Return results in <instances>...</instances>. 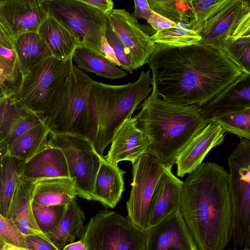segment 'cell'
<instances>
[{
    "label": "cell",
    "mask_w": 250,
    "mask_h": 250,
    "mask_svg": "<svg viewBox=\"0 0 250 250\" xmlns=\"http://www.w3.org/2000/svg\"><path fill=\"white\" fill-rule=\"evenodd\" d=\"M189 7L188 27L199 33L206 22L222 9L229 0H187Z\"/></svg>",
    "instance_id": "4dcf8cb0"
},
{
    "label": "cell",
    "mask_w": 250,
    "mask_h": 250,
    "mask_svg": "<svg viewBox=\"0 0 250 250\" xmlns=\"http://www.w3.org/2000/svg\"><path fill=\"white\" fill-rule=\"evenodd\" d=\"M25 245L28 250H59L50 241L34 235L25 236Z\"/></svg>",
    "instance_id": "60d3db41"
},
{
    "label": "cell",
    "mask_w": 250,
    "mask_h": 250,
    "mask_svg": "<svg viewBox=\"0 0 250 250\" xmlns=\"http://www.w3.org/2000/svg\"><path fill=\"white\" fill-rule=\"evenodd\" d=\"M21 78L36 65L52 56L46 43L37 32L23 34L14 43Z\"/></svg>",
    "instance_id": "d4e9b609"
},
{
    "label": "cell",
    "mask_w": 250,
    "mask_h": 250,
    "mask_svg": "<svg viewBox=\"0 0 250 250\" xmlns=\"http://www.w3.org/2000/svg\"><path fill=\"white\" fill-rule=\"evenodd\" d=\"M150 37L156 44L175 47L197 44L201 39L198 33L191 30L187 24L182 22H176L174 28L156 32Z\"/></svg>",
    "instance_id": "f546056e"
},
{
    "label": "cell",
    "mask_w": 250,
    "mask_h": 250,
    "mask_svg": "<svg viewBox=\"0 0 250 250\" xmlns=\"http://www.w3.org/2000/svg\"><path fill=\"white\" fill-rule=\"evenodd\" d=\"M62 250H86V249L83 242L80 240L66 245Z\"/></svg>",
    "instance_id": "7dc6e473"
},
{
    "label": "cell",
    "mask_w": 250,
    "mask_h": 250,
    "mask_svg": "<svg viewBox=\"0 0 250 250\" xmlns=\"http://www.w3.org/2000/svg\"><path fill=\"white\" fill-rule=\"evenodd\" d=\"M100 50L102 56L115 66L120 67V64L117 59L114 50L108 43L105 36L101 38Z\"/></svg>",
    "instance_id": "ee69618b"
},
{
    "label": "cell",
    "mask_w": 250,
    "mask_h": 250,
    "mask_svg": "<svg viewBox=\"0 0 250 250\" xmlns=\"http://www.w3.org/2000/svg\"><path fill=\"white\" fill-rule=\"evenodd\" d=\"M108 24L129 52L138 68L147 63L156 44L132 14L124 9H113L106 15Z\"/></svg>",
    "instance_id": "4fadbf2b"
},
{
    "label": "cell",
    "mask_w": 250,
    "mask_h": 250,
    "mask_svg": "<svg viewBox=\"0 0 250 250\" xmlns=\"http://www.w3.org/2000/svg\"><path fill=\"white\" fill-rule=\"evenodd\" d=\"M93 81L70 58L42 116L50 134L85 138L87 105Z\"/></svg>",
    "instance_id": "5b68a950"
},
{
    "label": "cell",
    "mask_w": 250,
    "mask_h": 250,
    "mask_svg": "<svg viewBox=\"0 0 250 250\" xmlns=\"http://www.w3.org/2000/svg\"><path fill=\"white\" fill-rule=\"evenodd\" d=\"M3 250H27V249L12 243L6 242L3 248Z\"/></svg>",
    "instance_id": "c3c4849f"
},
{
    "label": "cell",
    "mask_w": 250,
    "mask_h": 250,
    "mask_svg": "<svg viewBox=\"0 0 250 250\" xmlns=\"http://www.w3.org/2000/svg\"><path fill=\"white\" fill-rule=\"evenodd\" d=\"M153 11L175 22L188 24L189 7L187 0H147Z\"/></svg>",
    "instance_id": "836d02e7"
},
{
    "label": "cell",
    "mask_w": 250,
    "mask_h": 250,
    "mask_svg": "<svg viewBox=\"0 0 250 250\" xmlns=\"http://www.w3.org/2000/svg\"><path fill=\"white\" fill-rule=\"evenodd\" d=\"M125 171L118 164L101 161L94 183L92 200L104 206L114 208L120 201L124 190V176Z\"/></svg>",
    "instance_id": "7402d4cb"
},
{
    "label": "cell",
    "mask_w": 250,
    "mask_h": 250,
    "mask_svg": "<svg viewBox=\"0 0 250 250\" xmlns=\"http://www.w3.org/2000/svg\"><path fill=\"white\" fill-rule=\"evenodd\" d=\"M50 132L44 123L30 129L7 146V154L24 162L34 154L48 140Z\"/></svg>",
    "instance_id": "f1b7e54d"
},
{
    "label": "cell",
    "mask_w": 250,
    "mask_h": 250,
    "mask_svg": "<svg viewBox=\"0 0 250 250\" xmlns=\"http://www.w3.org/2000/svg\"><path fill=\"white\" fill-rule=\"evenodd\" d=\"M111 145L104 160L113 164L123 161L134 164L148 153L149 143L134 117L124 121L114 134Z\"/></svg>",
    "instance_id": "2e32d148"
},
{
    "label": "cell",
    "mask_w": 250,
    "mask_h": 250,
    "mask_svg": "<svg viewBox=\"0 0 250 250\" xmlns=\"http://www.w3.org/2000/svg\"><path fill=\"white\" fill-rule=\"evenodd\" d=\"M44 123L43 117L22 108L12 121L4 140L9 146L33 127Z\"/></svg>",
    "instance_id": "e575fe53"
},
{
    "label": "cell",
    "mask_w": 250,
    "mask_h": 250,
    "mask_svg": "<svg viewBox=\"0 0 250 250\" xmlns=\"http://www.w3.org/2000/svg\"><path fill=\"white\" fill-rule=\"evenodd\" d=\"M233 250H237L236 249H234ZM250 250V249H248V248H244V249H242V250Z\"/></svg>",
    "instance_id": "f5cc1de1"
},
{
    "label": "cell",
    "mask_w": 250,
    "mask_h": 250,
    "mask_svg": "<svg viewBox=\"0 0 250 250\" xmlns=\"http://www.w3.org/2000/svg\"><path fill=\"white\" fill-rule=\"evenodd\" d=\"M65 206L48 207L32 202L33 215L42 231L47 233L57 226L63 214Z\"/></svg>",
    "instance_id": "d590c367"
},
{
    "label": "cell",
    "mask_w": 250,
    "mask_h": 250,
    "mask_svg": "<svg viewBox=\"0 0 250 250\" xmlns=\"http://www.w3.org/2000/svg\"><path fill=\"white\" fill-rule=\"evenodd\" d=\"M79 68L103 77L110 80L123 78L127 75L103 56L93 55L83 48L76 49L72 57Z\"/></svg>",
    "instance_id": "83f0119b"
},
{
    "label": "cell",
    "mask_w": 250,
    "mask_h": 250,
    "mask_svg": "<svg viewBox=\"0 0 250 250\" xmlns=\"http://www.w3.org/2000/svg\"><path fill=\"white\" fill-rule=\"evenodd\" d=\"M134 117L148 139L147 153L169 169L180 153L208 124L198 106L167 102L160 99L153 86Z\"/></svg>",
    "instance_id": "3957f363"
},
{
    "label": "cell",
    "mask_w": 250,
    "mask_h": 250,
    "mask_svg": "<svg viewBox=\"0 0 250 250\" xmlns=\"http://www.w3.org/2000/svg\"><path fill=\"white\" fill-rule=\"evenodd\" d=\"M0 68L8 83H16L21 73L18 57L14 49L0 46Z\"/></svg>",
    "instance_id": "74e56055"
},
{
    "label": "cell",
    "mask_w": 250,
    "mask_h": 250,
    "mask_svg": "<svg viewBox=\"0 0 250 250\" xmlns=\"http://www.w3.org/2000/svg\"><path fill=\"white\" fill-rule=\"evenodd\" d=\"M85 220L84 213L74 198L66 205L57 226L45 234L56 248L62 250L64 246L80 236Z\"/></svg>",
    "instance_id": "cb8c5ba5"
},
{
    "label": "cell",
    "mask_w": 250,
    "mask_h": 250,
    "mask_svg": "<svg viewBox=\"0 0 250 250\" xmlns=\"http://www.w3.org/2000/svg\"><path fill=\"white\" fill-rule=\"evenodd\" d=\"M47 16L45 0H0V25L13 44L23 34L37 32Z\"/></svg>",
    "instance_id": "5bb4252c"
},
{
    "label": "cell",
    "mask_w": 250,
    "mask_h": 250,
    "mask_svg": "<svg viewBox=\"0 0 250 250\" xmlns=\"http://www.w3.org/2000/svg\"></svg>",
    "instance_id": "11a10c76"
},
{
    "label": "cell",
    "mask_w": 250,
    "mask_h": 250,
    "mask_svg": "<svg viewBox=\"0 0 250 250\" xmlns=\"http://www.w3.org/2000/svg\"><path fill=\"white\" fill-rule=\"evenodd\" d=\"M147 233L127 216L105 209L90 218L80 237L86 250H146Z\"/></svg>",
    "instance_id": "8992f818"
},
{
    "label": "cell",
    "mask_w": 250,
    "mask_h": 250,
    "mask_svg": "<svg viewBox=\"0 0 250 250\" xmlns=\"http://www.w3.org/2000/svg\"><path fill=\"white\" fill-rule=\"evenodd\" d=\"M134 11L132 16L136 19H142L147 21L152 13L147 0H134Z\"/></svg>",
    "instance_id": "7bdbcfd3"
},
{
    "label": "cell",
    "mask_w": 250,
    "mask_h": 250,
    "mask_svg": "<svg viewBox=\"0 0 250 250\" xmlns=\"http://www.w3.org/2000/svg\"><path fill=\"white\" fill-rule=\"evenodd\" d=\"M229 173L202 163L183 183L179 211L197 250H224L232 238Z\"/></svg>",
    "instance_id": "7a4b0ae2"
},
{
    "label": "cell",
    "mask_w": 250,
    "mask_h": 250,
    "mask_svg": "<svg viewBox=\"0 0 250 250\" xmlns=\"http://www.w3.org/2000/svg\"><path fill=\"white\" fill-rule=\"evenodd\" d=\"M35 180L22 175L20 177L6 218L10 220L24 235H37L49 240L37 225L33 213L32 204Z\"/></svg>",
    "instance_id": "ac0fdd59"
},
{
    "label": "cell",
    "mask_w": 250,
    "mask_h": 250,
    "mask_svg": "<svg viewBox=\"0 0 250 250\" xmlns=\"http://www.w3.org/2000/svg\"><path fill=\"white\" fill-rule=\"evenodd\" d=\"M132 166L131 189L126 204L127 216L136 227L147 230L152 197L164 167L156 158L147 153Z\"/></svg>",
    "instance_id": "7c38bea8"
},
{
    "label": "cell",
    "mask_w": 250,
    "mask_h": 250,
    "mask_svg": "<svg viewBox=\"0 0 250 250\" xmlns=\"http://www.w3.org/2000/svg\"><path fill=\"white\" fill-rule=\"evenodd\" d=\"M48 13L69 27L82 48L103 56L100 41L108 26L106 15L81 0H45Z\"/></svg>",
    "instance_id": "ba28073f"
},
{
    "label": "cell",
    "mask_w": 250,
    "mask_h": 250,
    "mask_svg": "<svg viewBox=\"0 0 250 250\" xmlns=\"http://www.w3.org/2000/svg\"><path fill=\"white\" fill-rule=\"evenodd\" d=\"M150 73L149 68L142 71L137 81L126 84L93 81L87 102L85 136L99 155L103 156L117 129L150 95Z\"/></svg>",
    "instance_id": "277c9868"
},
{
    "label": "cell",
    "mask_w": 250,
    "mask_h": 250,
    "mask_svg": "<svg viewBox=\"0 0 250 250\" xmlns=\"http://www.w3.org/2000/svg\"><path fill=\"white\" fill-rule=\"evenodd\" d=\"M24 162L6 154L0 161V213L6 217Z\"/></svg>",
    "instance_id": "484cf974"
},
{
    "label": "cell",
    "mask_w": 250,
    "mask_h": 250,
    "mask_svg": "<svg viewBox=\"0 0 250 250\" xmlns=\"http://www.w3.org/2000/svg\"><path fill=\"white\" fill-rule=\"evenodd\" d=\"M73 180L69 177L35 179L33 201L45 206H65L75 198Z\"/></svg>",
    "instance_id": "603a6c76"
},
{
    "label": "cell",
    "mask_w": 250,
    "mask_h": 250,
    "mask_svg": "<svg viewBox=\"0 0 250 250\" xmlns=\"http://www.w3.org/2000/svg\"><path fill=\"white\" fill-rule=\"evenodd\" d=\"M7 154V146L5 143L0 145V161Z\"/></svg>",
    "instance_id": "681fc988"
},
{
    "label": "cell",
    "mask_w": 250,
    "mask_h": 250,
    "mask_svg": "<svg viewBox=\"0 0 250 250\" xmlns=\"http://www.w3.org/2000/svg\"><path fill=\"white\" fill-rule=\"evenodd\" d=\"M105 37L113 48L115 56L120 64V67L130 73H132L133 70L138 69L129 52L114 34L108 24L105 31Z\"/></svg>",
    "instance_id": "8d00e7d4"
},
{
    "label": "cell",
    "mask_w": 250,
    "mask_h": 250,
    "mask_svg": "<svg viewBox=\"0 0 250 250\" xmlns=\"http://www.w3.org/2000/svg\"><path fill=\"white\" fill-rule=\"evenodd\" d=\"M105 15H107L113 9L114 2L112 0H81Z\"/></svg>",
    "instance_id": "f6af8a7d"
},
{
    "label": "cell",
    "mask_w": 250,
    "mask_h": 250,
    "mask_svg": "<svg viewBox=\"0 0 250 250\" xmlns=\"http://www.w3.org/2000/svg\"><path fill=\"white\" fill-rule=\"evenodd\" d=\"M69 60L62 61L52 56L36 65L21 78L17 88L15 98L19 105L27 111L42 116Z\"/></svg>",
    "instance_id": "30bf717a"
},
{
    "label": "cell",
    "mask_w": 250,
    "mask_h": 250,
    "mask_svg": "<svg viewBox=\"0 0 250 250\" xmlns=\"http://www.w3.org/2000/svg\"><path fill=\"white\" fill-rule=\"evenodd\" d=\"M6 242H7L6 240L0 235V250H3V248Z\"/></svg>",
    "instance_id": "816d5d0a"
},
{
    "label": "cell",
    "mask_w": 250,
    "mask_h": 250,
    "mask_svg": "<svg viewBox=\"0 0 250 250\" xmlns=\"http://www.w3.org/2000/svg\"><path fill=\"white\" fill-rule=\"evenodd\" d=\"M8 83L2 71L0 68V86L1 87H6V83Z\"/></svg>",
    "instance_id": "f907efd6"
},
{
    "label": "cell",
    "mask_w": 250,
    "mask_h": 250,
    "mask_svg": "<svg viewBox=\"0 0 250 250\" xmlns=\"http://www.w3.org/2000/svg\"><path fill=\"white\" fill-rule=\"evenodd\" d=\"M147 63L152 73V86L159 97L171 104L197 106L201 113L250 75L229 49L198 43L181 47L156 44Z\"/></svg>",
    "instance_id": "6da1fadb"
},
{
    "label": "cell",
    "mask_w": 250,
    "mask_h": 250,
    "mask_svg": "<svg viewBox=\"0 0 250 250\" xmlns=\"http://www.w3.org/2000/svg\"><path fill=\"white\" fill-rule=\"evenodd\" d=\"M0 235L7 242L25 249V236L9 219L0 213Z\"/></svg>",
    "instance_id": "f35d334b"
},
{
    "label": "cell",
    "mask_w": 250,
    "mask_h": 250,
    "mask_svg": "<svg viewBox=\"0 0 250 250\" xmlns=\"http://www.w3.org/2000/svg\"><path fill=\"white\" fill-rule=\"evenodd\" d=\"M225 133L216 122L208 123L177 157V175L183 177L196 169L212 148L223 143Z\"/></svg>",
    "instance_id": "e0dca14e"
},
{
    "label": "cell",
    "mask_w": 250,
    "mask_h": 250,
    "mask_svg": "<svg viewBox=\"0 0 250 250\" xmlns=\"http://www.w3.org/2000/svg\"><path fill=\"white\" fill-rule=\"evenodd\" d=\"M243 66L250 71V36L243 37L235 42L229 49Z\"/></svg>",
    "instance_id": "ab89813d"
},
{
    "label": "cell",
    "mask_w": 250,
    "mask_h": 250,
    "mask_svg": "<svg viewBox=\"0 0 250 250\" xmlns=\"http://www.w3.org/2000/svg\"><path fill=\"white\" fill-rule=\"evenodd\" d=\"M48 138L63 153L77 195L92 200L94 181L104 156L99 155L93 144L82 136L49 133Z\"/></svg>",
    "instance_id": "9c48e42d"
},
{
    "label": "cell",
    "mask_w": 250,
    "mask_h": 250,
    "mask_svg": "<svg viewBox=\"0 0 250 250\" xmlns=\"http://www.w3.org/2000/svg\"><path fill=\"white\" fill-rule=\"evenodd\" d=\"M249 107H250V88L247 80L234 88L215 105L201 113L209 123L220 116Z\"/></svg>",
    "instance_id": "4316f807"
},
{
    "label": "cell",
    "mask_w": 250,
    "mask_h": 250,
    "mask_svg": "<svg viewBox=\"0 0 250 250\" xmlns=\"http://www.w3.org/2000/svg\"><path fill=\"white\" fill-rule=\"evenodd\" d=\"M228 162L235 249H250V141L241 138Z\"/></svg>",
    "instance_id": "52a82bcc"
},
{
    "label": "cell",
    "mask_w": 250,
    "mask_h": 250,
    "mask_svg": "<svg viewBox=\"0 0 250 250\" xmlns=\"http://www.w3.org/2000/svg\"><path fill=\"white\" fill-rule=\"evenodd\" d=\"M199 44L229 49L239 39L250 36V2L229 0L199 33Z\"/></svg>",
    "instance_id": "8fae6325"
},
{
    "label": "cell",
    "mask_w": 250,
    "mask_h": 250,
    "mask_svg": "<svg viewBox=\"0 0 250 250\" xmlns=\"http://www.w3.org/2000/svg\"><path fill=\"white\" fill-rule=\"evenodd\" d=\"M225 132L250 139V107L232 111L214 119Z\"/></svg>",
    "instance_id": "1f68e13d"
},
{
    "label": "cell",
    "mask_w": 250,
    "mask_h": 250,
    "mask_svg": "<svg viewBox=\"0 0 250 250\" xmlns=\"http://www.w3.org/2000/svg\"><path fill=\"white\" fill-rule=\"evenodd\" d=\"M147 231L146 250H197L179 210Z\"/></svg>",
    "instance_id": "9a60e30c"
},
{
    "label": "cell",
    "mask_w": 250,
    "mask_h": 250,
    "mask_svg": "<svg viewBox=\"0 0 250 250\" xmlns=\"http://www.w3.org/2000/svg\"><path fill=\"white\" fill-rule=\"evenodd\" d=\"M0 46L14 49V44L0 25Z\"/></svg>",
    "instance_id": "bcb514c9"
},
{
    "label": "cell",
    "mask_w": 250,
    "mask_h": 250,
    "mask_svg": "<svg viewBox=\"0 0 250 250\" xmlns=\"http://www.w3.org/2000/svg\"><path fill=\"white\" fill-rule=\"evenodd\" d=\"M147 21L151 27L156 32H160L167 29L174 28L176 25V22L153 11Z\"/></svg>",
    "instance_id": "b9f144b4"
},
{
    "label": "cell",
    "mask_w": 250,
    "mask_h": 250,
    "mask_svg": "<svg viewBox=\"0 0 250 250\" xmlns=\"http://www.w3.org/2000/svg\"><path fill=\"white\" fill-rule=\"evenodd\" d=\"M183 183L173 174L171 169L164 168L152 197L149 228L179 210Z\"/></svg>",
    "instance_id": "ffe728a7"
},
{
    "label": "cell",
    "mask_w": 250,
    "mask_h": 250,
    "mask_svg": "<svg viewBox=\"0 0 250 250\" xmlns=\"http://www.w3.org/2000/svg\"><path fill=\"white\" fill-rule=\"evenodd\" d=\"M0 87H1L0 86Z\"/></svg>",
    "instance_id": "db71d44e"
},
{
    "label": "cell",
    "mask_w": 250,
    "mask_h": 250,
    "mask_svg": "<svg viewBox=\"0 0 250 250\" xmlns=\"http://www.w3.org/2000/svg\"><path fill=\"white\" fill-rule=\"evenodd\" d=\"M22 175L28 179L70 177L62 150L47 141L24 162Z\"/></svg>",
    "instance_id": "d6986e66"
},
{
    "label": "cell",
    "mask_w": 250,
    "mask_h": 250,
    "mask_svg": "<svg viewBox=\"0 0 250 250\" xmlns=\"http://www.w3.org/2000/svg\"><path fill=\"white\" fill-rule=\"evenodd\" d=\"M16 89L7 87L0 91V145L5 143L12 121L22 109L15 98Z\"/></svg>",
    "instance_id": "d6a6232c"
},
{
    "label": "cell",
    "mask_w": 250,
    "mask_h": 250,
    "mask_svg": "<svg viewBox=\"0 0 250 250\" xmlns=\"http://www.w3.org/2000/svg\"><path fill=\"white\" fill-rule=\"evenodd\" d=\"M37 33L47 45L52 56L66 61L72 57L75 50L82 48V43L66 24L48 13Z\"/></svg>",
    "instance_id": "44dd1931"
}]
</instances>
